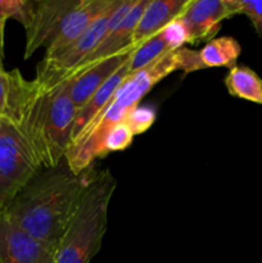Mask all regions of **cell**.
Here are the masks:
<instances>
[{
  "label": "cell",
  "instance_id": "7a4b0ae2",
  "mask_svg": "<svg viewBox=\"0 0 262 263\" xmlns=\"http://www.w3.org/2000/svg\"><path fill=\"white\" fill-rule=\"evenodd\" d=\"M76 115L66 81L49 90L40 87L30 103L21 127L44 168L58 166L64 159L72 144Z\"/></svg>",
  "mask_w": 262,
  "mask_h": 263
},
{
  "label": "cell",
  "instance_id": "5b68a950",
  "mask_svg": "<svg viewBox=\"0 0 262 263\" xmlns=\"http://www.w3.org/2000/svg\"><path fill=\"white\" fill-rule=\"evenodd\" d=\"M43 168L21 122L0 117V212Z\"/></svg>",
  "mask_w": 262,
  "mask_h": 263
},
{
  "label": "cell",
  "instance_id": "44dd1931",
  "mask_svg": "<svg viewBox=\"0 0 262 263\" xmlns=\"http://www.w3.org/2000/svg\"><path fill=\"white\" fill-rule=\"evenodd\" d=\"M159 33H161L164 43H166V45L169 46V49L171 51L182 48L184 44H189L188 31L180 18H176L175 21H172Z\"/></svg>",
  "mask_w": 262,
  "mask_h": 263
},
{
  "label": "cell",
  "instance_id": "ba28073f",
  "mask_svg": "<svg viewBox=\"0 0 262 263\" xmlns=\"http://www.w3.org/2000/svg\"><path fill=\"white\" fill-rule=\"evenodd\" d=\"M176 71H181L180 49L170 51L145 68L130 74L116 92L115 102L125 109L131 110L138 107L140 100L151 91L152 87Z\"/></svg>",
  "mask_w": 262,
  "mask_h": 263
},
{
  "label": "cell",
  "instance_id": "ac0fdd59",
  "mask_svg": "<svg viewBox=\"0 0 262 263\" xmlns=\"http://www.w3.org/2000/svg\"><path fill=\"white\" fill-rule=\"evenodd\" d=\"M171 50L166 45L161 33H157V35L152 36L151 39H148L143 44H140L133 53V57L130 59L131 74L145 68L149 64L158 61L159 58L166 55Z\"/></svg>",
  "mask_w": 262,
  "mask_h": 263
},
{
  "label": "cell",
  "instance_id": "5bb4252c",
  "mask_svg": "<svg viewBox=\"0 0 262 263\" xmlns=\"http://www.w3.org/2000/svg\"><path fill=\"white\" fill-rule=\"evenodd\" d=\"M188 3L189 0H149L135 28L131 45L139 46L161 32L167 25L181 15Z\"/></svg>",
  "mask_w": 262,
  "mask_h": 263
},
{
  "label": "cell",
  "instance_id": "3957f363",
  "mask_svg": "<svg viewBox=\"0 0 262 263\" xmlns=\"http://www.w3.org/2000/svg\"><path fill=\"white\" fill-rule=\"evenodd\" d=\"M116 179L108 170L95 171L55 252V263H90L102 248Z\"/></svg>",
  "mask_w": 262,
  "mask_h": 263
},
{
  "label": "cell",
  "instance_id": "8fae6325",
  "mask_svg": "<svg viewBox=\"0 0 262 263\" xmlns=\"http://www.w3.org/2000/svg\"><path fill=\"white\" fill-rule=\"evenodd\" d=\"M40 91L36 80H26L20 69L5 71L0 66V117L21 122L28 105Z\"/></svg>",
  "mask_w": 262,
  "mask_h": 263
},
{
  "label": "cell",
  "instance_id": "7c38bea8",
  "mask_svg": "<svg viewBox=\"0 0 262 263\" xmlns=\"http://www.w3.org/2000/svg\"><path fill=\"white\" fill-rule=\"evenodd\" d=\"M116 0H81L64 21L59 35L45 49V57H53L76 41Z\"/></svg>",
  "mask_w": 262,
  "mask_h": 263
},
{
  "label": "cell",
  "instance_id": "603a6c76",
  "mask_svg": "<svg viewBox=\"0 0 262 263\" xmlns=\"http://www.w3.org/2000/svg\"><path fill=\"white\" fill-rule=\"evenodd\" d=\"M3 55H4V39L0 37V66H4L3 64Z\"/></svg>",
  "mask_w": 262,
  "mask_h": 263
},
{
  "label": "cell",
  "instance_id": "277c9868",
  "mask_svg": "<svg viewBox=\"0 0 262 263\" xmlns=\"http://www.w3.org/2000/svg\"><path fill=\"white\" fill-rule=\"evenodd\" d=\"M134 4L135 0H116L115 4L71 45L55 55L44 57L38 66L35 79L41 90L53 89L68 79L97 49L105 33L122 22Z\"/></svg>",
  "mask_w": 262,
  "mask_h": 263
},
{
  "label": "cell",
  "instance_id": "9c48e42d",
  "mask_svg": "<svg viewBox=\"0 0 262 263\" xmlns=\"http://www.w3.org/2000/svg\"><path fill=\"white\" fill-rule=\"evenodd\" d=\"M0 263H55V251L18 229L0 212Z\"/></svg>",
  "mask_w": 262,
  "mask_h": 263
},
{
  "label": "cell",
  "instance_id": "6da1fadb",
  "mask_svg": "<svg viewBox=\"0 0 262 263\" xmlns=\"http://www.w3.org/2000/svg\"><path fill=\"white\" fill-rule=\"evenodd\" d=\"M95 171L74 174L66 159L43 168L2 211L13 223L57 252Z\"/></svg>",
  "mask_w": 262,
  "mask_h": 263
},
{
  "label": "cell",
  "instance_id": "9a60e30c",
  "mask_svg": "<svg viewBox=\"0 0 262 263\" xmlns=\"http://www.w3.org/2000/svg\"><path fill=\"white\" fill-rule=\"evenodd\" d=\"M131 59V58H130ZM130 72V61L123 64L81 108L77 109L76 120L73 123V130H72V143L77 140L80 135L84 133L85 128L100 115L104 112L105 108L110 104L116 97V92L120 89L121 85L126 81Z\"/></svg>",
  "mask_w": 262,
  "mask_h": 263
},
{
  "label": "cell",
  "instance_id": "ffe728a7",
  "mask_svg": "<svg viewBox=\"0 0 262 263\" xmlns=\"http://www.w3.org/2000/svg\"><path fill=\"white\" fill-rule=\"evenodd\" d=\"M133 140L134 135L130 128L127 127L125 122H120L113 126L109 133L107 134L103 148H104L105 154L112 153V152L125 151L133 144Z\"/></svg>",
  "mask_w": 262,
  "mask_h": 263
},
{
  "label": "cell",
  "instance_id": "7402d4cb",
  "mask_svg": "<svg viewBox=\"0 0 262 263\" xmlns=\"http://www.w3.org/2000/svg\"><path fill=\"white\" fill-rule=\"evenodd\" d=\"M235 14H244L251 21L258 35H262V2L251 0H231Z\"/></svg>",
  "mask_w": 262,
  "mask_h": 263
},
{
  "label": "cell",
  "instance_id": "2e32d148",
  "mask_svg": "<svg viewBox=\"0 0 262 263\" xmlns=\"http://www.w3.org/2000/svg\"><path fill=\"white\" fill-rule=\"evenodd\" d=\"M225 86L231 97L262 105V79L249 67L235 66L229 69Z\"/></svg>",
  "mask_w": 262,
  "mask_h": 263
},
{
  "label": "cell",
  "instance_id": "30bf717a",
  "mask_svg": "<svg viewBox=\"0 0 262 263\" xmlns=\"http://www.w3.org/2000/svg\"><path fill=\"white\" fill-rule=\"evenodd\" d=\"M138 46H130L122 53L87 66L86 68L74 72L64 81L67 82L69 97L76 108H81L121 67L130 61Z\"/></svg>",
  "mask_w": 262,
  "mask_h": 263
},
{
  "label": "cell",
  "instance_id": "52a82bcc",
  "mask_svg": "<svg viewBox=\"0 0 262 263\" xmlns=\"http://www.w3.org/2000/svg\"><path fill=\"white\" fill-rule=\"evenodd\" d=\"M235 12L231 0H189L180 15L189 36V44L208 43L217 35L221 23Z\"/></svg>",
  "mask_w": 262,
  "mask_h": 263
},
{
  "label": "cell",
  "instance_id": "4fadbf2b",
  "mask_svg": "<svg viewBox=\"0 0 262 263\" xmlns=\"http://www.w3.org/2000/svg\"><path fill=\"white\" fill-rule=\"evenodd\" d=\"M148 2L149 0H135V4L133 5L127 15L123 18L122 22L105 33V36L100 41L99 45L97 46V49L87 57L86 61L74 72L81 71V69L86 68L90 64L97 63L102 59L117 55V54L122 53L126 49L133 46L131 45L133 35L135 32V28L138 26V22L140 20L141 14H143L144 9L148 5Z\"/></svg>",
  "mask_w": 262,
  "mask_h": 263
},
{
  "label": "cell",
  "instance_id": "8992f818",
  "mask_svg": "<svg viewBox=\"0 0 262 263\" xmlns=\"http://www.w3.org/2000/svg\"><path fill=\"white\" fill-rule=\"evenodd\" d=\"M81 0H39L33 4L32 22L26 30L23 58L28 59L39 48H48L59 35L64 21Z\"/></svg>",
  "mask_w": 262,
  "mask_h": 263
},
{
  "label": "cell",
  "instance_id": "e0dca14e",
  "mask_svg": "<svg viewBox=\"0 0 262 263\" xmlns=\"http://www.w3.org/2000/svg\"><path fill=\"white\" fill-rule=\"evenodd\" d=\"M199 51V59L203 68L212 67H228L233 68L236 66L241 48L238 41L231 36L215 37L205 43Z\"/></svg>",
  "mask_w": 262,
  "mask_h": 263
},
{
  "label": "cell",
  "instance_id": "d6986e66",
  "mask_svg": "<svg viewBox=\"0 0 262 263\" xmlns=\"http://www.w3.org/2000/svg\"><path fill=\"white\" fill-rule=\"evenodd\" d=\"M156 121V110L146 105H138L126 115L123 122L127 125L133 135H140L148 131Z\"/></svg>",
  "mask_w": 262,
  "mask_h": 263
}]
</instances>
